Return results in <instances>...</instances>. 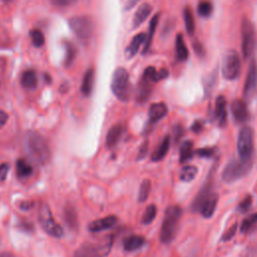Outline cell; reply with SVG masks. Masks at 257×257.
<instances>
[{
  "mask_svg": "<svg viewBox=\"0 0 257 257\" xmlns=\"http://www.w3.org/2000/svg\"><path fill=\"white\" fill-rule=\"evenodd\" d=\"M25 147L30 158L39 165H45L50 160V148L45 138L36 132H30L26 135Z\"/></svg>",
  "mask_w": 257,
  "mask_h": 257,
  "instance_id": "cell-1",
  "label": "cell"
},
{
  "mask_svg": "<svg viewBox=\"0 0 257 257\" xmlns=\"http://www.w3.org/2000/svg\"><path fill=\"white\" fill-rule=\"evenodd\" d=\"M114 244V236H106L98 241L83 243L74 253V257H106L110 254Z\"/></svg>",
  "mask_w": 257,
  "mask_h": 257,
  "instance_id": "cell-2",
  "label": "cell"
},
{
  "mask_svg": "<svg viewBox=\"0 0 257 257\" xmlns=\"http://www.w3.org/2000/svg\"><path fill=\"white\" fill-rule=\"evenodd\" d=\"M181 216L182 209L179 206L173 205L167 208L160 231V240L162 243L168 244L173 241L177 233Z\"/></svg>",
  "mask_w": 257,
  "mask_h": 257,
  "instance_id": "cell-3",
  "label": "cell"
},
{
  "mask_svg": "<svg viewBox=\"0 0 257 257\" xmlns=\"http://www.w3.org/2000/svg\"><path fill=\"white\" fill-rule=\"evenodd\" d=\"M112 91L121 102H127L131 96L130 75L125 67H118L112 77Z\"/></svg>",
  "mask_w": 257,
  "mask_h": 257,
  "instance_id": "cell-4",
  "label": "cell"
},
{
  "mask_svg": "<svg viewBox=\"0 0 257 257\" xmlns=\"http://www.w3.org/2000/svg\"><path fill=\"white\" fill-rule=\"evenodd\" d=\"M37 216L39 224L42 225L43 229L48 235L55 238H60L63 236L62 227L53 218L52 212L46 203H40L38 206Z\"/></svg>",
  "mask_w": 257,
  "mask_h": 257,
  "instance_id": "cell-5",
  "label": "cell"
},
{
  "mask_svg": "<svg viewBox=\"0 0 257 257\" xmlns=\"http://www.w3.org/2000/svg\"><path fill=\"white\" fill-rule=\"evenodd\" d=\"M252 166V161H241L239 160H232L225 166L222 172V179L227 183H232L240 178L244 177L248 174Z\"/></svg>",
  "mask_w": 257,
  "mask_h": 257,
  "instance_id": "cell-6",
  "label": "cell"
},
{
  "mask_svg": "<svg viewBox=\"0 0 257 257\" xmlns=\"http://www.w3.org/2000/svg\"><path fill=\"white\" fill-rule=\"evenodd\" d=\"M237 151L241 161H252L253 155V131L250 127H243L238 135Z\"/></svg>",
  "mask_w": 257,
  "mask_h": 257,
  "instance_id": "cell-7",
  "label": "cell"
},
{
  "mask_svg": "<svg viewBox=\"0 0 257 257\" xmlns=\"http://www.w3.org/2000/svg\"><path fill=\"white\" fill-rule=\"evenodd\" d=\"M72 31L80 39L85 42L91 38L93 31L92 19L88 15H76L69 20Z\"/></svg>",
  "mask_w": 257,
  "mask_h": 257,
  "instance_id": "cell-8",
  "label": "cell"
},
{
  "mask_svg": "<svg viewBox=\"0 0 257 257\" xmlns=\"http://www.w3.org/2000/svg\"><path fill=\"white\" fill-rule=\"evenodd\" d=\"M240 75V58L235 50L225 53L222 61V76L228 80L236 79Z\"/></svg>",
  "mask_w": 257,
  "mask_h": 257,
  "instance_id": "cell-9",
  "label": "cell"
},
{
  "mask_svg": "<svg viewBox=\"0 0 257 257\" xmlns=\"http://www.w3.org/2000/svg\"><path fill=\"white\" fill-rule=\"evenodd\" d=\"M241 36H242V55L245 60L249 59L252 55L255 46V30L254 26L249 19H244L241 24Z\"/></svg>",
  "mask_w": 257,
  "mask_h": 257,
  "instance_id": "cell-10",
  "label": "cell"
},
{
  "mask_svg": "<svg viewBox=\"0 0 257 257\" xmlns=\"http://www.w3.org/2000/svg\"><path fill=\"white\" fill-rule=\"evenodd\" d=\"M257 86V64L254 60H251L250 65H249V70L247 73V76L245 79V84H244V96L246 98H250Z\"/></svg>",
  "mask_w": 257,
  "mask_h": 257,
  "instance_id": "cell-11",
  "label": "cell"
},
{
  "mask_svg": "<svg viewBox=\"0 0 257 257\" xmlns=\"http://www.w3.org/2000/svg\"><path fill=\"white\" fill-rule=\"evenodd\" d=\"M118 221L117 216L115 215H110V216H106L105 218L94 220L91 222L88 226L89 231L91 233H97L101 231H105V230L112 228Z\"/></svg>",
  "mask_w": 257,
  "mask_h": 257,
  "instance_id": "cell-12",
  "label": "cell"
},
{
  "mask_svg": "<svg viewBox=\"0 0 257 257\" xmlns=\"http://www.w3.org/2000/svg\"><path fill=\"white\" fill-rule=\"evenodd\" d=\"M231 111L236 123L243 124L248 120V109H247V105L244 101L235 100L232 103Z\"/></svg>",
  "mask_w": 257,
  "mask_h": 257,
  "instance_id": "cell-13",
  "label": "cell"
},
{
  "mask_svg": "<svg viewBox=\"0 0 257 257\" xmlns=\"http://www.w3.org/2000/svg\"><path fill=\"white\" fill-rule=\"evenodd\" d=\"M168 114V107L164 103H155L149 109V124L154 125L164 119Z\"/></svg>",
  "mask_w": 257,
  "mask_h": 257,
  "instance_id": "cell-14",
  "label": "cell"
},
{
  "mask_svg": "<svg viewBox=\"0 0 257 257\" xmlns=\"http://www.w3.org/2000/svg\"><path fill=\"white\" fill-rule=\"evenodd\" d=\"M219 196L216 193H211L200 206V212L204 218H211L215 212L216 206L218 204Z\"/></svg>",
  "mask_w": 257,
  "mask_h": 257,
  "instance_id": "cell-15",
  "label": "cell"
},
{
  "mask_svg": "<svg viewBox=\"0 0 257 257\" xmlns=\"http://www.w3.org/2000/svg\"><path fill=\"white\" fill-rule=\"evenodd\" d=\"M146 38H147V35H146V33H143V32L138 33L137 35H135L133 37L130 45L126 48L125 53H126L127 59H132L137 55L141 45L146 43Z\"/></svg>",
  "mask_w": 257,
  "mask_h": 257,
  "instance_id": "cell-16",
  "label": "cell"
},
{
  "mask_svg": "<svg viewBox=\"0 0 257 257\" xmlns=\"http://www.w3.org/2000/svg\"><path fill=\"white\" fill-rule=\"evenodd\" d=\"M212 177L210 176V178L207 179V181L205 182V184L203 185V187L201 188V190L199 191V193L197 194V196L195 197L194 201H193V209L194 211H198L200 209V206L204 201L212 192Z\"/></svg>",
  "mask_w": 257,
  "mask_h": 257,
  "instance_id": "cell-17",
  "label": "cell"
},
{
  "mask_svg": "<svg viewBox=\"0 0 257 257\" xmlns=\"http://www.w3.org/2000/svg\"><path fill=\"white\" fill-rule=\"evenodd\" d=\"M153 10V7L149 3L142 4L138 10L135 13V16L133 19V26L135 29L139 28V26L149 17Z\"/></svg>",
  "mask_w": 257,
  "mask_h": 257,
  "instance_id": "cell-18",
  "label": "cell"
},
{
  "mask_svg": "<svg viewBox=\"0 0 257 257\" xmlns=\"http://www.w3.org/2000/svg\"><path fill=\"white\" fill-rule=\"evenodd\" d=\"M121 134H123V126L121 124L113 126L109 131H107L106 137V145L107 148H114L120 141Z\"/></svg>",
  "mask_w": 257,
  "mask_h": 257,
  "instance_id": "cell-19",
  "label": "cell"
},
{
  "mask_svg": "<svg viewBox=\"0 0 257 257\" xmlns=\"http://www.w3.org/2000/svg\"><path fill=\"white\" fill-rule=\"evenodd\" d=\"M215 118L218 120L219 125L221 127L224 126L227 118V113H226V99L223 96H219L217 99H216Z\"/></svg>",
  "mask_w": 257,
  "mask_h": 257,
  "instance_id": "cell-20",
  "label": "cell"
},
{
  "mask_svg": "<svg viewBox=\"0 0 257 257\" xmlns=\"http://www.w3.org/2000/svg\"><path fill=\"white\" fill-rule=\"evenodd\" d=\"M151 92H152V83L147 82V80L141 78L137 91V102L141 104L147 102V100L151 96Z\"/></svg>",
  "mask_w": 257,
  "mask_h": 257,
  "instance_id": "cell-21",
  "label": "cell"
},
{
  "mask_svg": "<svg viewBox=\"0 0 257 257\" xmlns=\"http://www.w3.org/2000/svg\"><path fill=\"white\" fill-rule=\"evenodd\" d=\"M146 243V240L143 236L140 235H131L124 240V249L126 251H135L142 248Z\"/></svg>",
  "mask_w": 257,
  "mask_h": 257,
  "instance_id": "cell-22",
  "label": "cell"
},
{
  "mask_svg": "<svg viewBox=\"0 0 257 257\" xmlns=\"http://www.w3.org/2000/svg\"><path fill=\"white\" fill-rule=\"evenodd\" d=\"M170 144H171V140L169 136H166L162 143L159 145V147L156 149V151L152 154L151 160L153 162H159L161 160H163L166 155L169 152V149H170Z\"/></svg>",
  "mask_w": 257,
  "mask_h": 257,
  "instance_id": "cell-23",
  "label": "cell"
},
{
  "mask_svg": "<svg viewBox=\"0 0 257 257\" xmlns=\"http://www.w3.org/2000/svg\"><path fill=\"white\" fill-rule=\"evenodd\" d=\"M176 59L178 61H186L189 57L188 48L184 43V39L182 34H178L176 37Z\"/></svg>",
  "mask_w": 257,
  "mask_h": 257,
  "instance_id": "cell-24",
  "label": "cell"
},
{
  "mask_svg": "<svg viewBox=\"0 0 257 257\" xmlns=\"http://www.w3.org/2000/svg\"><path fill=\"white\" fill-rule=\"evenodd\" d=\"M33 173L32 166L25 159H19L16 162V174L20 179L29 178Z\"/></svg>",
  "mask_w": 257,
  "mask_h": 257,
  "instance_id": "cell-25",
  "label": "cell"
},
{
  "mask_svg": "<svg viewBox=\"0 0 257 257\" xmlns=\"http://www.w3.org/2000/svg\"><path fill=\"white\" fill-rule=\"evenodd\" d=\"M93 84H94V70L92 67H91V69H89L86 72L82 83V92L86 97H89L91 93V91L93 89Z\"/></svg>",
  "mask_w": 257,
  "mask_h": 257,
  "instance_id": "cell-26",
  "label": "cell"
},
{
  "mask_svg": "<svg viewBox=\"0 0 257 257\" xmlns=\"http://www.w3.org/2000/svg\"><path fill=\"white\" fill-rule=\"evenodd\" d=\"M21 85L28 90H34L37 87V76L35 71H25L21 76Z\"/></svg>",
  "mask_w": 257,
  "mask_h": 257,
  "instance_id": "cell-27",
  "label": "cell"
},
{
  "mask_svg": "<svg viewBox=\"0 0 257 257\" xmlns=\"http://www.w3.org/2000/svg\"><path fill=\"white\" fill-rule=\"evenodd\" d=\"M159 17H160L159 15H155L153 16V18L151 19V21H150V25H149V33L147 35L145 46H144V49H143L144 55H146V53L149 51V49H150V47H151L153 38H154V34H155L157 25H158V22H159Z\"/></svg>",
  "mask_w": 257,
  "mask_h": 257,
  "instance_id": "cell-28",
  "label": "cell"
},
{
  "mask_svg": "<svg viewBox=\"0 0 257 257\" xmlns=\"http://www.w3.org/2000/svg\"><path fill=\"white\" fill-rule=\"evenodd\" d=\"M64 220L67 224V226H70L72 229H76L78 226V221H77V214L76 209L72 205H67L64 208Z\"/></svg>",
  "mask_w": 257,
  "mask_h": 257,
  "instance_id": "cell-29",
  "label": "cell"
},
{
  "mask_svg": "<svg viewBox=\"0 0 257 257\" xmlns=\"http://www.w3.org/2000/svg\"><path fill=\"white\" fill-rule=\"evenodd\" d=\"M193 147L194 145L191 141H186L182 144L180 148V158H179L181 164H184L189 160L192 159L193 154H194Z\"/></svg>",
  "mask_w": 257,
  "mask_h": 257,
  "instance_id": "cell-30",
  "label": "cell"
},
{
  "mask_svg": "<svg viewBox=\"0 0 257 257\" xmlns=\"http://www.w3.org/2000/svg\"><path fill=\"white\" fill-rule=\"evenodd\" d=\"M183 16H184V22L187 33L189 35H193L195 32V20H194L193 12L190 7H185Z\"/></svg>",
  "mask_w": 257,
  "mask_h": 257,
  "instance_id": "cell-31",
  "label": "cell"
},
{
  "mask_svg": "<svg viewBox=\"0 0 257 257\" xmlns=\"http://www.w3.org/2000/svg\"><path fill=\"white\" fill-rule=\"evenodd\" d=\"M198 169L195 166H185L180 172V179L183 182H191L195 179Z\"/></svg>",
  "mask_w": 257,
  "mask_h": 257,
  "instance_id": "cell-32",
  "label": "cell"
},
{
  "mask_svg": "<svg viewBox=\"0 0 257 257\" xmlns=\"http://www.w3.org/2000/svg\"><path fill=\"white\" fill-rule=\"evenodd\" d=\"M156 215H157V207L156 205L154 204H151V205H149L144 214H143V217H142V224L144 225H149V224H151L155 218H156Z\"/></svg>",
  "mask_w": 257,
  "mask_h": 257,
  "instance_id": "cell-33",
  "label": "cell"
},
{
  "mask_svg": "<svg viewBox=\"0 0 257 257\" xmlns=\"http://www.w3.org/2000/svg\"><path fill=\"white\" fill-rule=\"evenodd\" d=\"M64 47H65V60H64V63L65 66H70L76 56V47L74 46V45L70 42H65L64 43Z\"/></svg>",
  "mask_w": 257,
  "mask_h": 257,
  "instance_id": "cell-34",
  "label": "cell"
},
{
  "mask_svg": "<svg viewBox=\"0 0 257 257\" xmlns=\"http://www.w3.org/2000/svg\"><path fill=\"white\" fill-rule=\"evenodd\" d=\"M257 224V213L249 215V217L245 218L240 225V231L242 233H247Z\"/></svg>",
  "mask_w": 257,
  "mask_h": 257,
  "instance_id": "cell-35",
  "label": "cell"
},
{
  "mask_svg": "<svg viewBox=\"0 0 257 257\" xmlns=\"http://www.w3.org/2000/svg\"><path fill=\"white\" fill-rule=\"evenodd\" d=\"M213 12V5L208 0H202L198 5V13L202 17H209Z\"/></svg>",
  "mask_w": 257,
  "mask_h": 257,
  "instance_id": "cell-36",
  "label": "cell"
},
{
  "mask_svg": "<svg viewBox=\"0 0 257 257\" xmlns=\"http://www.w3.org/2000/svg\"><path fill=\"white\" fill-rule=\"evenodd\" d=\"M151 181L150 180H144L142 183H141V186H140V190H139V196H138V200L139 202H145L149 195H150V192H151Z\"/></svg>",
  "mask_w": 257,
  "mask_h": 257,
  "instance_id": "cell-37",
  "label": "cell"
},
{
  "mask_svg": "<svg viewBox=\"0 0 257 257\" xmlns=\"http://www.w3.org/2000/svg\"><path fill=\"white\" fill-rule=\"evenodd\" d=\"M31 42L35 47H42L45 45V35L39 30H33L30 31Z\"/></svg>",
  "mask_w": 257,
  "mask_h": 257,
  "instance_id": "cell-38",
  "label": "cell"
},
{
  "mask_svg": "<svg viewBox=\"0 0 257 257\" xmlns=\"http://www.w3.org/2000/svg\"><path fill=\"white\" fill-rule=\"evenodd\" d=\"M251 205H252V197L250 195H248L239 203L237 210L241 213H246L250 209Z\"/></svg>",
  "mask_w": 257,
  "mask_h": 257,
  "instance_id": "cell-39",
  "label": "cell"
},
{
  "mask_svg": "<svg viewBox=\"0 0 257 257\" xmlns=\"http://www.w3.org/2000/svg\"><path fill=\"white\" fill-rule=\"evenodd\" d=\"M18 228L21 230V231H24L26 233H32L34 231V226L31 222L28 220H21L17 224Z\"/></svg>",
  "mask_w": 257,
  "mask_h": 257,
  "instance_id": "cell-40",
  "label": "cell"
},
{
  "mask_svg": "<svg viewBox=\"0 0 257 257\" xmlns=\"http://www.w3.org/2000/svg\"><path fill=\"white\" fill-rule=\"evenodd\" d=\"M196 154L202 158H211L215 154V149L214 148L198 149L196 151Z\"/></svg>",
  "mask_w": 257,
  "mask_h": 257,
  "instance_id": "cell-41",
  "label": "cell"
},
{
  "mask_svg": "<svg viewBox=\"0 0 257 257\" xmlns=\"http://www.w3.org/2000/svg\"><path fill=\"white\" fill-rule=\"evenodd\" d=\"M236 230H237V224L232 225L228 230H226V232L222 236V241L231 240L234 237L235 233H236Z\"/></svg>",
  "mask_w": 257,
  "mask_h": 257,
  "instance_id": "cell-42",
  "label": "cell"
},
{
  "mask_svg": "<svg viewBox=\"0 0 257 257\" xmlns=\"http://www.w3.org/2000/svg\"><path fill=\"white\" fill-rule=\"evenodd\" d=\"M174 134V141L175 142H179V140L182 138L183 134H184V129L181 125H176L173 130Z\"/></svg>",
  "mask_w": 257,
  "mask_h": 257,
  "instance_id": "cell-43",
  "label": "cell"
},
{
  "mask_svg": "<svg viewBox=\"0 0 257 257\" xmlns=\"http://www.w3.org/2000/svg\"><path fill=\"white\" fill-rule=\"evenodd\" d=\"M9 169H10V167H9L8 163L0 164V181H3L6 179Z\"/></svg>",
  "mask_w": 257,
  "mask_h": 257,
  "instance_id": "cell-44",
  "label": "cell"
},
{
  "mask_svg": "<svg viewBox=\"0 0 257 257\" xmlns=\"http://www.w3.org/2000/svg\"><path fill=\"white\" fill-rule=\"evenodd\" d=\"M148 149H149V142L146 141L140 148V151H139V154H138V157H137V160H143L147 154H148Z\"/></svg>",
  "mask_w": 257,
  "mask_h": 257,
  "instance_id": "cell-45",
  "label": "cell"
},
{
  "mask_svg": "<svg viewBox=\"0 0 257 257\" xmlns=\"http://www.w3.org/2000/svg\"><path fill=\"white\" fill-rule=\"evenodd\" d=\"M76 0H51V2L59 7H66L72 5Z\"/></svg>",
  "mask_w": 257,
  "mask_h": 257,
  "instance_id": "cell-46",
  "label": "cell"
},
{
  "mask_svg": "<svg viewBox=\"0 0 257 257\" xmlns=\"http://www.w3.org/2000/svg\"><path fill=\"white\" fill-rule=\"evenodd\" d=\"M169 76V72L166 69H162L161 71L157 72V76H156V82H160L162 79H165L167 78Z\"/></svg>",
  "mask_w": 257,
  "mask_h": 257,
  "instance_id": "cell-47",
  "label": "cell"
},
{
  "mask_svg": "<svg viewBox=\"0 0 257 257\" xmlns=\"http://www.w3.org/2000/svg\"><path fill=\"white\" fill-rule=\"evenodd\" d=\"M34 206V203L31 201H22L19 204V208L23 211L30 210Z\"/></svg>",
  "mask_w": 257,
  "mask_h": 257,
  "instance_id": "cell-48",
  "label": "cell"
},
{
  "mask_svg": "<svg viewBox=\"0 0 257 257\" xmlns=\"http://www.w3.org/2000/svg\"><path fill=\"white\" fill-rule=\"evenodd\" d=\"M8 121V115L3 112V111H0V129H2Z\"/></svg>",
  "mask_w": 257,
  "mask_h": 257,
  "instance_id": "cell-49",
  "label": "cell"
},
{
  "mask_svg": "<svg viewBox=\"0 0 257 257\" xmlns=\"http://www.w3.org/2000/svg\"><path fill=\"white\" fill-rule=\"evenodd\" d=\"M203 128H204V125H203V121H196L195 123L192 125L191 130H192L193 132H195V133H200V132L203 130Z\"/></svg>",
  "mask_w": 257,
  "mask_h": 257,
  "instance_id": "cell-50",
  "label": "cell"
},
{
  "mask_svg": "<svg viewBox=\"0 0 257 257\" xmlns=\"http://www.w3.org/2000/svg\"><path fill=\"white\" fill-rule=\"evenodd\" d=\"M194 49H195L197 55L200 57H203L205 55V50H204V48H203V45L201 44H199L198 42L194 43Z\"/></svg>",
  "mask_w": 257,
  "mask_h": 257,
  "instance_id": "cell-51",
  "label": "cell"
},
{
  "mask_svg": "<svg viewBox=\"0 0 257 257\" xmlns=\"http://www.w3.org/2000/svg\"><path fill=\"white\" fill-rule=\"evenodd\" d=\"M139 1H140V0H127L126 5H125V9H126L127 11L131 10L135 5L138 4Z\"/></svg>",
  "mask_w": 257,
  "mask_h": 257,
  "instance_id": "cell-52",
  "label": "cell"
},
{
  "mask_svg": "<svg viewBox=\"0 0 257 257\" xmlns=\"http://www.w3.org/2000/svg\"><path fill=\"white\" fill-rule=\"evenodd\" d=\"M0 257H15V256L9 252H3V253H0Z\"/></svg>",
  "mask_w": 257,
  "mask_h": 257,
  "instance_id": "cell-53",
  "label": "cell"
},
{
  "mask_svg": "<svg viewBox=\"0 0 257 257\" xmlns=\"http://www.w3.org/2000/svg\"><path fill=\"white\" fill-rule=\"evenodd\" d=\"M45 78H46V80H47V83H50V82H51V78L49 77L48 75H45Z\"/></svg>",
  "mask_w": 257,
  "mask_h": 257,
  "instance_id": "cell-54",
  "label": "cell"
},
{
  "mask_svg": "<svg viewBox=\"0 0 257 257\" xmlns=\"http://www.w3.org/2000/svg\"><path fill=\"white\" fill-rule=\"evenodd\" d=\"M3 1H5V2H8V1H10V0H3Z\"/></svg>",
  "mask_w": 257,
  "mask_h": 257,
  "instance_id": "cell-55",
  "label": "cell"
}]
</instances>
